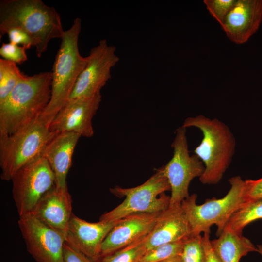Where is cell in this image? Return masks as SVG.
Returning a JSON list of instances; mask_svg holds the SVG:
<instances>
[{
  "instance_id": "obj_1",
  "label": "cell",
  "mask_w": 262,
  "mask_h": 262,
  "mask_svg": "<svg viewBox=\"0 0 262 262\" xmlns=\"http://www.w3.org/2000/svg\"><path fill=\"white\" fill-rule=\"evenodd\" d=\"M14 27L24 30L31 37L39 58L47 50L49 42L61 39L65 32L58 12L41 0H1L0 36Z\"/></svg>"
},
{
  "instance_id": "obj_2",
  "label": "cell",
  "mask_w": 262,
  "mask_h": 262,
  "mask_svg": "<svg viewBox=\"0 0 262 262\" xmlns=\"http://www.w3.org/2000/svg\"><path fill=\"white\" fill-rule=\"evenodd\" d=\"M51 71L26 75L0 103V136L13 134L38 118L51 98Z\"/></svg>"
},
{
  "instance_id": "obj_3",
  "label": "cell",
  "mask_w": 262,
  "mask_h": 262,
  "mask_svg": "<svg viewBox=\"0 0 262 262\" xmlns=\"http://www.w3.org/2000/svg\"><path fill=\"white\" fill-rule=\"evenodd\" d=\"M81 23V19L77 17L70 28L65 31L55 58L51 71L50 99L39 116L49 126L69 100L76 81L87 63V57H82L78 49Z\"/></svg>"
},
{
  "instance_id": "obj_4",
  "label": "cell",
  "mask_w": 262,
  "mask_h": 262,
  "mask_svg": "<svg viewBox=\"0 0 262 262\" xmlns=\"http://www.w3.org/2000/svg\"><path fill=\"white\" fill-rule=\"evenodd\" d=\"M182 126L198 128L203 134L200 144L194 150L204 164L205 169L199 178L203 184H216L222 179L234 154L236 140L229 128L217 118L203 115L189 117Z\"/></svg>"
},
{
  "instance_id": "obj_5",
  "label": "cell",
  "mask_w": 262,
  "mask_h": 262,
  "mask_svg": "<svg viewBox=\"0 0 262 262\" xmlns=\"http://www.w3.org/2000/svg\"><path fill=\"white\" fill-rule=\"evenodd\" d=\"M230 188L223 197L207 199L202 204H197V195H190L181 202V206L190 225L192 234H201L210 231L213 225L217 227L218 236L234 213L247 201L245 197V180L239 176L229 180Z\"/></svg>"
},
{
  "instance_id": "obj_6",
  "label": "cell",
  "mask_w": 262,
  "mask_h": 262,
  "mask_svg": "<svg viewBox=\"0 0 262 262\" xmlns=\"http://www.w3.org/2000/svg\"><path fill=\"white\" fill-rule=\"evenodd\" d=\"M58 133L51 131L39 117L16 132L0 136V178L11 180L20 168L41 156Z\"/></svg>"
},
{
  "instance_id": "obj_7",
  "label": "cell",
  "mask_w": 262,
  "mask_h": 262,
  "mask_svg": "<svg viewBox=\"0 0 262 262\" xmlns=\"http://www.w3.org/2000/svg\"><path fill=\"white\" fill-rule=\"evenodd\" d=\"M170 190L162 166L141 185L130 188L116 186L110 189L112 194L125 198L115 208L103 214L99 220L114 221L134 213H161L169 205L170 196L165 193Z\"/></svg>"
},
{
  "instance_id": "obj_8",
  "label": "cell",
  "mask_w": 262,
  "mask_h": 262,
  "mask_svg": "<svg viewBox=\"0 0 262 262\" xmlns=\"http://www.w3.org/2000/svg\"><path fill=\"white\" fill-rule=\"evenodd\" d=\"M11 180L13 197L19 217L32 213L56 181L51 168L42 156L20 168Z\"/></svg>"
},
{
  "instance_id": "obj_9",
  "label": "cell",
  "mask_w": 262,
  "mask_h": 262,
  "mask_svg": "<svg viewBox=\"0 0 262 262\" xmlns=\"http://www.w3.org/2000/svg\"><path fill=\"white\" fill-rule=\"evenodd\" d=\"M186 129L179 127L172 143L173 155L164 165V171L171 188L169 206L180 205L190 195L189 186L195 178L201 176L205 169L199 158L190 155L186 136Z\"/></svg>"
},
{
  "instance_id": "obj_10",
  "label": "cell",
  "mask_w": 262,
  "mask_h": 262,
  "mask_svg": "<svg viewBox=\"0 0 262 262\" xmlns=\"http://www.w3.org/2000/svg\"><path fill=\"white\" fill-rule=\"evenodd\" d=\"M116 48L106 39L92 48L85 67L80 74L69 99L89 98L100 94L111 78V70L119 61Z\"/></svg>"
},
{
  "instance_id": "obj_11",
  "label": "cell",
  "mask_w": 262,
  "mask_h": 262,
  "mask_svg": "<svg viewBox=\"0 0 262 262\" xmlns=\"http://www.w3.org/2000/svg\"><path fill=\"white\" fill-rule=\"evenodd\" d=\"M18 224L27 250L36 262H64L63 235L31 213L20 217Z\"/></svg>"
},
{
  "instance_id": "obj_12",
  "label": "cell",
  "mask_w": 262,
  "mask_h": 262,
  "mask_svg": "<svg viewBox=\"0 0 262 262\" xmlns=\"http://www.w3.org/2000/svg\"><path fill=\"white\" fill-rule=\"evenodd\" d=\"M101 100V94L89 98L69 99L56 115L49 126L53 132H73L81 136L94 134L92 119Z\"/></svg>"
},
{
  "instance_id": "obj_13",
  "label": "cell",
  "mask_w": 262,
  "mask_h": 262,
  "mask_svg": "<svg viewBox=\"0 0 262 262\" xmlns=\"http://www.w3.org/2000/svg\"><path fill=\"white\" fill-rule=\"evenodd\" d=\"M160 213H134L119 219L102 244L100 258L145 237L153 229Z\"/></svg>"
},
{
  "instance_id": "obj_14",
  "label": "cell",
  "mask_w": 262,
  "mask_h": 262,
  "mask_svg": "<svg viewBox=\"0 0 262 262\" xmlns=\"http://www.w3.org/2000/svg\"><path fill=\"white\" fill-rule=\"evenodd\" d=\"M118 220H99L97 222L92 223L72 214L66 242L94 261H96L100 258L103 241Z\"/></svg>"
},
{
  "instance_id": "obj_15",
  "label": "cell",
  "mask_w": 262,
  "mask_h": 262,
  "mask_svg": "<svg viewBox=\"0 0 262 262\" xmlns=\"http://www.w3.org/2000/svg\"><path fill=\"white\" fill-rule=\"evenodd\" d=\"M262 22V0H237L221 26L232 42L242 44L258 30Z\"/></svg>"
},
{
  "instance_id": "obj_16",
  "label": "cell",
  "mask_w": 262,
  "mask_h": 262,
  "mask_svg": "<svg viewBox=\"0 0 262 262\" xmlns=\"http://www.w3.org/2000/svg\"><path fill=\"white\" fill-rule=\"evenodd\" d=\"M31 214L66 239L73 214L72 198L68 187L55 185L41 198Z\"/></svg>"
},
{
  "instance_id": "obj_17",
  "label": "cell",
  "mask_w": 262,
  "mask_h": 262,
  "mask_svg": "<svg viewBox=\"0 0 262 262\" xmlns=\"http://www.w3.org/2000/svg\"><path fill=\"white\" fill-rule=\"evenodd\" d=\"M191 234L181 205L169 206L160 213L153 229L145 238L146 253L161 245L184 240Z\"/></svg>"
},
{
  "instance_id": "obj_18",
  "label": "cell",
  "mask_w": 262,
  "mask_h": 262,
  "mask_svg": "<svg viewBox=\"0 0 262 262\" xmlns=\"http://www.w3.org/2000/svg\"><path fill=\"white\" fill-rule=\"evenodd\" d=\"M81 136L73 132L58 133L47 145L42 156L49 163L55 177V185L67 187L66 177L71 166L73 152Z\"/></svg>"
},
{
  "instance_id": "obj_19",
  "label": "cell",
  "mask_w": 262,
  "mask_h": 262,
  "mask_svg": "<svg viewBox=\"0 0 262 262\" xmlns=\"http://www.w3.org/2000/svg\"><path fill=\"white\" fill-rule=\"evenodd\" d=\"M211 246L219 262H239L249 253L258 249L249 239L233 231L226 225L217 239L211 240Z\"/></svg>"
},
{
  "instance_id": "obj_20",
  "label": "cell",
  "mask_w": 262,
  "mask_h": 262,
  "mask_svg": "<svg viewBox=\"0 0 262 262\" xmlns=\"http://www.w3.org/2000/svg\"><path fill=\"white\" fill-rule=\"evenodd\" d=\"M259 219H262V198L243 204L232 214L227 225L236 233L242 234L246 226Z\"/></svg>"
},
{
  "instance_id": "obj_21",
  "label": "cell",
  "mask_w": 262,
  "mask_h": 262,
  "mask_svg": "<svg viewBox=\"0 0 262 262\" xmlns=\"http://www.w3.org/2000/svg\"><path fill=\"white\" fill-rule=\"evenodd\" d=\"M25 76L16 64L0 59V103L7 98Z\"/></svg>"
},
{
  "instance_id": "obj_22",
  "label": "cell",
  "mask_w": 262,
  "mask_h": 262,
  "mask_svg": "<svg viewBox=\"0 0 262 262\" xmlns=\"http://www.w3.org/2000/svg\"><path fill=\"white\" fill-rule=\"evenodd\" d=\"M145 237L112 254L102 257L101 262H139L146 253L144 246Z\"/></svg>"
},
{
  "instance_id": "obj_23",
  "label": "cell",
  "mask_w": 262,
  "mask_h": 262,
  "mask_svg": "<svg viewBox=\"0 0 262 262\" xmlns=\"http://www.w3.org/2000/svg\"><path fill=\"white\" fill-rule=\"evenodd\" d=\"M180 257L182 262H206L201 234H191L184 240Z\"/></svg>"
},
{
  "instance_id": "obj_24",
  "label": "cell",
  "mask_w": 262,
  "mask_h": 262,
  "mask_svg": "<svg viewBox=\"0 0 262 262\" xmlns=\"http://www.w3.org/2000/svg\"><path fill=\"white\" fill-rule=\"evenodd\" d=\"M184 240L156 246L147 251L139 262H160L180 256Z\"/></svg>"
},
{
  "instance_id": "obj_25",
  "label": "cell",
  "mask_w": 262,
  "mask_h": 262,
  "mask_svg": "<svg viewBox=\"0 0 262 262\" xmlns=\"http://www.w3.org/2000/svg\"><path fill=\"white\" fill-rule=\"evenodd\" d=\"M237 0H204V3L212 16L222 26Z\"/></svg>"
},
{
  "instance_id": "obj_26",
  "label": "cell",
  "mask_w": 262,
  "mask_h": 262,
  "mask_svg": "<svg viewBox=\"0 0 262 262\" xmlns=\"http://www.w3.org/2000/svg\"><path fill=\"white\" fill-rule=\"evenodd\" d=\"M26 50L23 46L11 42L3 43L0 48V55L4 60L20 64L28 59Z\"/></svg>"
},
{
  "instance_id": "obj_27",
  "label": "cell",
  "mask_w": 262,
  "mask_h": 262,
  "mask_svg": "<svg viewBox=\"0 0 262 262\" xmlns=\"http://www.w3.org/2000/svg\"><path fill=\"white\" fill-rule=\"evenodd\" d=\"M8 36L10 42L22 45L26 49L34 47V43L31 37L24 30L18 28H11L5 33Z\"/></svg>"
},
{
  "instance_id": "obj_28",
  "label": "cell",
  "mask_w": 262,
  "mask_h": 262,
  "mask_svg": "<svg viewBox=\"0 0 262 262\" xmlns=\"http://www.w3.org/2000/svg\"><path fill=\"white\" fill-rule=\"evenodd\" d=\"M245 180V197L246 201L262 198V177L257 180Z\"/></svg>"
},
{
  "instance_id": "obj_29",
  "label": "cell",
  "mask_w": 262,
  "mask_h": 262,
  "mask_svg": "<svg viewBox=\"0 0 262 262\" xmlns=\"http://www.w3.org/2000/svg\"><path fill=\"white\" fill-rule=\"evenodd\" d=\"M64 262H95L66 241L64 245Z\"/></svg>"
},
{
  "instance_id": "obj_30",
  "label": "cell",
  "mask_w": 262,
  "mask_h": 262,
  "mask_svg": "<svg viewBox=\"0 0 262 262\" xmlns=\"http://www.w3.org/2000/svg\"><path fill=\"white\" fill-rule=\"evenodd\" d=\"M210 232L211 231L205 232L202 236L206 256V262H219L212 249L210 239Z\"/></svg>"
},
{
  "instance_id": "obj_31",
  "label": "cell",
  "mask_w": 262,
  "mask_h": 262,
  "mask_svg": "<svg viewBox=\"0 0 262 262\" xmlns=\"http://www.w3.org/2000/svg\"><path fill=\"white\" fill-rule=\"evenodd\" d=\"M160 262H182L180 256L175 257L174 258L168 259Z\"/></svg>"
},
{
  "instance_id": "obj_32",
  "label": "cell",
  "mask_w": 262,
  "mask_h": 262,
  "mask_svg": "<svg viewBox=\"0 0 262 262\" xmlns=\"http://www.w3.org/2000/svg\"><path fill=\"white\" fill-rule=\"evenodd\" d=\"M258 252L262 256V245L259 244L257 245Z\"/></svg>"
}]
</instances>
